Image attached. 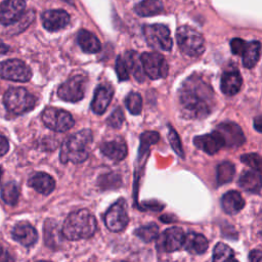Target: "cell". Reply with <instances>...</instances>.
Segmentation results:
<instances>
[{
	"label": "cell",
	"mask_w": 262,
	"mask_h": 262,
	"mask_svg": "<svg viewBox=\"0 0 262 262\" xmlns=\"http://www.w3.org/2000/svg\"><path fill=\"white\" fill-rule=\"evenodd\" d=\"M1 174H2V172H1V168H0V178H1Z\"/></svg>",
	"instance_id": "45"
},
{
	"label": "cell",
	"mask_w": 262,
	"mask_h": 262,
	"mask_svg": "<svg viewBox=\"0 0 262 262\" xmlns=\"http://www.w3.org/2000/svg\"><path fill=\"white\" fill-rule=\"evenodd\" d=\"M169 141H170V144L172 146V148L175 150V152L177 155H179L180 157H183V151H182V147H181V143H180V140H179V137L177 135V133L175 132V130L171 127H169Z\"/></svg>",
	"instance_id": "38"
},
{
	"label": "cell",
	"mask_w": 262,
	"mask_h": 262,
	"mask_svg": "<svg viewBox=\"0 0 262 262\" xmlns=\"http://www.w3.org/2000/svg\"><path fill=\"white\" fill-rule=\"evenodd\" d=\"M159 140V134L154 131L144 132L140 137V151L143 148H147L150 144L156 143Z\"/></svg>",
	"instance_id": "37"
},
{
	"label": "cell",
	"mask_w": 262,
	"mask_h": 262,
	"mask_svg": "<svg viewBox=\"0 0 262 262\" xmlns=\"http://www.w3.org/2000/svg\"><path fill=\"white\" fill-rule=\"evenodd\" d=\"M8 50H9V47H8L6 44L0 42V54H4V53H6Z\"/></svg>",
	"instance_id": "43"
},
{
	"label": "cell",
	"mask_w": 262,
	"mask_h": 262,
	"mask_svg": "<svg viewBox=\"0 0 262 262\" xmlns=\"http://www.w3.org/2000/svg\"><path fill=\"white\" fill-rule=\"evenodd\" d=\"M213 260L216 262L233 260V251L227 245L218 243L214 248Z\"/></svg>",
	"instance_id": "32"
},
{
	"label": "cell",
	"mask_w": 262,
	"mask_h": 262,
	"mask_svg": "<svg viewBox=\"0 0 262 262\" xmlns=\"http://www.w3.org/2000/svg\"><path fill=\"white\" fill-rule=\"evenodd\" d=\"M77 40L81 49L87 53H96L101 48V44L97 37L89 31L81 30L78 33Z\"/></svg>",
	"instance_id": "26"
},
{
	"label": "cell",
	"mask_w": 262,
	"mask_h": 262,
	"mask_svg": "<svg viewBox=\"0 0 262 262\" xmlns=\"http://www.w3.org/2000/svg\"><path fill=\"white\" fill-rule=\"evenodd\" d=\"M208 239L201 233L189 232L185 234L183 248L190 254L201 255L204 254L208 249Z\"/></svg>",
	"instance_id": "21"
},
{
	"label": "cell",
	"mask_w": 262,
	"mask_h": 262,
	"mask_svg": "<svg viewBox=\"0 0 262 262\" xmlns=\"http://www.w3.org/2000/svg\"><path fill=\"white\" fill-rule=\"evenodd\" d=\"M145 75L152 79L165 78L168 74V63L164 56L158 52H144L140 55Z\"/></svg>",
	"instance_id": "8"
},
{
	"label": "cell",
	"mask_w": 262,
	"mask_h": 262,
	"mask_svg": "<svg viewBox=\"0 0 262 262\" xmlns=\"http://www.w3.org/2000/svg\"><path fill=\"white\" fill-rule=\"evenodd\" d=\"M28 184L29 186L37 190L39 193L46 195L53 191L55 181L49 174L44 172H38L30 177Z\"/></svg>",
	"instance_id": "20"
},
{
	"label": "cell",
	"mask_w": 262,
	"mask_h": 262,
	"mask_svg": "<svg viewBox=\"0 0 262 262\" xmlns=\"http://www.w3.org/2000/svg\"><path fill=\"white\" fill-rule=\"evenodd\" d=\"M0 77L16 82H28L32 77V71L23 60L7 59L0 62Z\"/></svg>",
	"instance_id": "9"
},
{
	"label": "cell",
	"mask_w": 262,
	"mask_h": 262,
	"mask_svg": "<svg viewBox=\"0 0 262 262\" xmlns=\"http://www.w3.org/2000/svg\"><path fill=\"white\" fill-rule=\"evenodd\" d=\"M184 239L185 233L181 228L171 227L164 231L159 241V246H161L165 252H175L183 247Z\"/></svg>",
	"instance_id": "15"
},
{
	"label": "cell",
	"mask_w": 262,
	"mask_h": 262,
	"mask_svg": "<svg viewBox=\"0 0 262 262\" xmlns=\"http://www.w3.org/2000/svg\"><path fill=\"white\" fill-rule=\"evenodd\" d=\"M1 259H4V250L3 248L0 246V260Z\"/></svg>",
	"instance_id": "44"
},
{
	"label": "cell",
	"mask_w": 262,
	"mask_h": 262,
	"mask_svg": "<svg viewBox=\"0 0 262 262\" xmlns=\"http://www.w3.org/2000/svg\"><path fill=\"white\" fill-rule=\"evenodd\" d=\"M11 234L14 241H16L17 243L25 247L33 246L38 238L36 229L27 222L17 223L13 227Z\"/></svg>",
	"instance_id": "17"
},
{
	"label": "cell",
	"mask_w": 262,
	"mask_h": 262,
	"mask_svg": "<svg viewBox=\"0 0 262 262\" xmlns=\"http://www.w3.org/2000/svg\"><path fill=\"white\" fill-rule=\"evenodd\" d=\"M143 35L150 47L164 51L171 50L173 42L170 31L166 26L160 24L144 26Z\"/></svg>",
	"instance_id": "6"
},
{
	"label": "cell",
	"mask_w": 262,
	"mask_h": 262,
	"mask_svg": "<svg viewBox=\"0 0 262 262\" xmlns=\"http://www.w3.org/2000/svg\"><path fill=\"white\" fill-rule=\"evenodd\" d=\"M215 95L211 86L200 76L186 79L179 90V103L182 114L189 119L207 117L214 107Z\"/></svg>",
	"instance_id": "1"
},
{
	"label": "cell",
	"mask_w": 262,
	"mask_h": 262,
	"mask_svg": "<svg viewBox=\"0 0 262 262\" xmlns=\"http://www.w3.org/2000/svg\"><path fill=\"white\" fill-rule=\"evenodd\" d=\"M113 89L106 85H99L94 93L93 99L91 101V110L97 115H101L107 108L112 97Z\"/></svg>",
	"instance_id": "18"
},
{
	"label": "cell",
	"mask_w": 262,
	"mask_h": 262,
	"mask_svg": "<svg viewBox=\"0 0 262 262\" xmlns=\"http://www.w3.org/2000/svg\"><path fill=\"white\" fill-rule=\"evenodd\" d=\"M123 58L126 62L129 72L134 76V78L138 82H143L145 73L143 70L140 55H138V53L135 51H127L123 55Z\"/></svg>",
	"instance_id": "25"
},
{
	"label": "cell",
	"mask_w": 262,
	"mask_h": 262,
	"mask_svg": "<svg viewBox=\"0 0 262 262\" xmlns=\"http://www.w3.org/2000/svg\"><path fill=\"white\" fill-rule=\"evenodd\" d=\"M43 27L50 32H56L63 29L70 23V15L62 9L46 10L41 15Z\"/></svg>",
	"instance_id": "14"
},
{
	"label": "cell",
	"mask_w": 262,
	"mask_h": 262,
	"mask_svg": "<svg viewBox=\"0 0 262 262\" xmlns=\"http://www.w3.org/2000/svg\"><path fill=\"white\" fill-rule=\"evenodd\" d=\"M223 139L224 146L237 147L241 146L246 138L241 127L233 122H224L219 124L215 129Z\"/></svg>",
	"instance_id": "12"
},
{
	"label": "cell",
	"mask_w": 262,
	"mask_h": 262,
	"mask_svg": "<svg viewBox=\"0 0 262 262\" xmlns=\"http://www.w3.org/2000/svg\"><path fill=\"white\" fill-rule=\"evenodd\" d=\"M25 0H5L0 4V23L8 26L16 23L24 15Z\"/></svg>",
	"instance_id": "13"
},
{
	"label": "cell",
	"mask_w": 262,
	"mask_h": 262,
	"mask_svg": "<svg viewBox=\"0 0 262 262\" xmlns=\"http://www.w3.org/2000/svg\"><path fill=\"white\" fill-rule=\"evenodd\" d=\"M134 11L140 16H152L163 11L161 0H142L135 5Z\"/></svg>",
	"instance_id": "28"
},
{
	"label": "cell",
	"mask_w": 262,
	"mask_h": 262,
	"mask_svg": "<svg viewBox=\"0 0 262 262\" xmlns=\"http://www.w3.org/2000/svg\"><path fill=\"white\" fill-rule=\"evenodd\" d=\"M239 186L250 192H258L262 187V177L259 171L250 170L244 172L238 180Z\"/></svg>",
	"instance_id": "24"
},
{
	"label": "cell",
	"mask_w": 262,
	"mask_h": 262,
	"mask_svg": "<svg viewBox=\"0 0 262 262\" xmlns=\"http://www.w3.org/2000/svg\"><path fill=\"white\" fill-rule=\"evenodd\" d=\"M106 227L114 232L122 231L128 224V215L123 202L115 203L104 214Z\"/></svg>",
	"instance_id": "11"
},
{
	"label": "cell",
	"mask_w": 262,
	"mask_h": 262,
	"mask_svg": "<svg viewBox=\"0 0 262 262\" xmlns=\"http://www.w3.org/2000/svg\"><path fill=\"white\" fill-rule=\"evenodd\" d=\"M97 227L95 217L85 209L73 212L66 219L61 233L70 241L88 238L92 236Z\"/></svg>",
	"instance_id": "2"
},
{
	"label": "cell",
	"mask_w": 262,
	"mask_h": 262,
	"mask_svg": "<svg viewBox=\"0 0 262 262\" xmlns=\"http://www.w3.org/2000/svg\"><path fill=\"white\" fill-rule=\"evenodd\" d=\"M246 45H247V43L241 38H234L230 42L231 51H232L233 54H236V55H242L243 54V52L246 48Z\"/></svg>",
	"instance_id": "39"
},
{
	"label": "cell",
	"mask_w": 262,
	"mask_h": 262,
	"mask_svg": "<svg viewBox=\"0 0 262 262\" xmlns=\"http://www.w3.org/2000/svg\"><path fill=\"white\" fill-rule=\"evenodd\" d=\"M254 128L262 133V117H257L254 119Z\"/></svg>",
	"instance_id": "42"
},
{
	"label": "cell",
	"mask_w": 262,
	"mask_h": 262,
	"mask_svg": "<svg viewBox=\"0 0 262 262\" xmlns=\"http://www.w3.org/2000/svg\"><path fill=\"white\" fill-rule=\"evenodd\" d=\"M116 72L120 81H125L129 79V70L123 56H118L116 60Z\"/></svg>",
	"instance_id": "36"
},
{
	"label": "cell",
	"mask_w": 262,
	"mask_h": 262,
	"mask_svg": "<svg viewBox=\"0 0 262 262\" xmlns=\"http://www.w3.org/2000/svg\"><path fill=\"white\" fill-rule=\"evenodd\" d=\"M100 150L106 158L115 162L122 161L127 155V146L122 138H117L102 143L100 145Z\"/></svg>",
	"instance_id": "19"
},
{
	"label": "cell",
	"mask_w": 262,
	"mask_h": 262,
	"mask_svg": "<svg viewBox=\"0 0 262 262\" xmlns=\"http://www.w3.org/2000/svg\"><path fill=\"white\" fill-rule=\"evenodd\" d=\"M242 162L253 168L254 170H257L259 172H262V157L257 154H246L243 155L241 158Z\"/></svg>",
	"instance_id": "34"
},
{
	"label": "cell",
	"mask_w": 262,
	"mask_h": 262,
	"mask_svg": "<svg viewBox=\"0 0 262 262\" xmlns=\"http://www.w3.org/2000/svg\"><path fill=\"white\" fill-rule=\"evenodd\" d=\"M42 121L45 126L56 132H64L74 126V119L70 113L56 107H46L42 113Z\"/></svg>",
	"instance_id": "7"
},
{
	"label": "cell",
	"mask_w": 262,
	"mask_h": 262,
	"mask_svg": "<svg viewBox=\"0 0 262 262\" xmlns=\"http://www.w3.org/2000/svg\"><path fill=\"white\" fill-rule=\"evenodd\" d=\"M249 260L250 261H255V262H262V252L258 250H254L250 253L249 255Z\"/></svg>",
	"instance_id": "41"
},
{
	"label": "cell",
	"mask_w": 262,
	"mask_h": 262,
	"mask_svg": "<svg viewBox=\"0 0 262 262\" xmlns=\"http://www.w3.org/2000/svg\"><path fill=\"white\" fill-rule=\"evenodd\" d=\"M234 176V166L230 162H222L217 167V182L225 184L230 182Z\"/></svg>",
	"instance_id": "29"
},
{
	"label": "cell",
	"mask_w": 262,
	"mask_h": 262,
	"mask_svg": "<svg viewBox=\"0 0 262 262\" xmlns=\"http://www.w3.org/2000/svg\"><path fill=\"white\" fill-rule=\"evenodd\" d=\"M107 125L113 128H120L124 122V113L121 107H117L106 120Z\"/></svg>",
	"instance_id": "35"
},
{
	"label": "cell",
	"mask_w": 262,
	"mask_h": 262,
	"mask_svg": "<svg viewBox=\"0 0 262 262\" xmlns=\"http://www.w3.org/2000/svg\"><path fill=\"white\" fill-rule=\"evenodd\" d=\"M135 234L143 242L148 243V242H151L155 238H157V236L159 234V227L154 223H150V224H147L144 226H140L138 229H136Z\"/></svg>",
	"instance_id": "31"
},
{
	"label": "cell",
	"mask_w": 262,
	"mask_h": 262,
	"mask_svg": "<svg viewBox=\"0 0 262 262\" xmlns=\"http://www.w3.org/2000/svg\"><path fill=\"white\" fill-rule=\"evenodd\" d=\"M19 189L15 182L6 183L1 190V198L7 205H15L18 201Z\"/></svg>",
	"instance_id": "30"
},
{
	"label": "cell",
	"mask_w": 262,
	"mask_h": 262,
	"mask_svg": "<svg viewBox=\"0 0 262 262\" xmlns=\"http://www.w3.org/2000/svg\"><path fill=\"white\" fill-rule=\"evenodd\" d=\"M92 138L93 135L89 129H84L71 135L61 145L60 161L62 163L71 161L75 164L84 162L89 156Z\"/></svg>",
	"instance_id": "3"
},
{
	"label": "cell",
	"mask_w": 262,
	"mask_h": 262,
	"mask_svg": "<svg viewBox=\"0 0 262 262\" xmlns=\"http://www.w3.org/2000/svg\"><path fill=\"white\" fill-rule=\"evenodd\" d=\"M222 209L229 215L238 213L245 206V201L238 191L231 190L226 192L221 199Z\"/></svg>",
	"instance_id": "22"
},
{
	"label": "cell",
	"mask_w": 262,
	"mask_h": 262,
	"mask_svg": "<svg viewBox=\"0 0 262 262\" xmlns=\"http://www.w3.org/2000/svg\"><path fill=\"white\" fill-rule=\"evenodd\" d=\"M193 143L198 148L209 155L216 154L222 146H224L223 139L216 130L210 134L194 137Z\"/></svg>",
	"instance_id": "16"
},
{
	"label": "cell",
	"mask_w": 262,
	"mask_h": 262,
	"mask_svg": "<svg viewBox=\"0 0 262 262\" xmlns=\"http://www.w3.org/2000/svg\"><path fill=\"white\" fill-rule=\"evenodd\" d=\"M8 148H9V143L7 139L0 135V157L4 156L8 151Z\"/></svg>",
	"instance_id": "40"
},
{
	"label": "cell",
	"mask_w": 262,
	"mask_h": 262,
	"mask_svg": "<svg viewBox=\"0 0 262 262\" xmlns=\"http://www.w3.org/2000/svg\"><path fill=\"white\" fill-rule=\"evenodd\" d=\"M176 40L182 53L196 57L205 50V40L201 33L188 26H181L176 32Z\"/></svg>",
	"instance_id": "4"
},
{
	"label": "cell",
	"mask_w": 262,
	"mask_h": 262,
	"mask_svg": "<svg viewBox=\"0 0 262 262\" xmlns=\"http://www.w3.org/2000/svg\"><path fill=\"white\" fill-rule=\"evenodd\" d=\"M242 77L236 71H229L222 75L221 78V90L225 95L236 94L242 86Z\"/></svg>",
	"instance_id": "23"
},
{
	"label": "cell",
	"mask_w": 262,
	"mask_h": 262,
	"mask_svg": "<svg viewBox=\"0 0 262 262\" xmlns=\"http://www.w3.org/2000/svg\"><path fill=\"white\" fill-rule=\"evenodd\" d=\"M126 106L128 111L132 115H139L142 110V98L140 94L136 92H131L127 95L126 100H125Z\"/></svg>",
	"instance_id": "33"
},
{
	"label": "cell",
	"mask_w": 262,
	"mask_h": 262,
	"mask_svg": "<svg viewBox=\"0 0 262 262\" xmlns=\"http://www.w3.org/2000/svg\"><path fill=\"white\" fill-rule=\"evenodd\" d=\"M261 54V43L259 41H251L247 43L246 48L242 54L243 64L251 69L256 66Z\"/></svg>",
	"instance_id": "27"
},
{
	"label": "cell",
	"mask_w": 262,
	"mask_h": 262,
	"mask_svg": "<svg viewBox=\"0 0 262 262\" xmlns=\"http://www.w3.org/2000/svg\"><path fill=\"white\" fill-rule=\"evenodd\" d=\"M85 84L86 78L83 75H76L59 86L57 95L64 101H79L84 97Z\"/></svg>",
	"instance_id": "10"
},
{
	"label": "cell",
	"mask_w": 262,
	"mask_h": 262,
	"mask_svg": "<svg viewBox=\"0 0 262 262\" xmlns=\"http://www.w3.org/2000/svg\"><path fill=\"white\" fill-rule=\"evenodd\" d=\"M3 102L10 113L21 115L35 106L36 98L25 88L13 87L5 92Z\"/></svg>",
	"instance_id": "5"
}]
</instances>
